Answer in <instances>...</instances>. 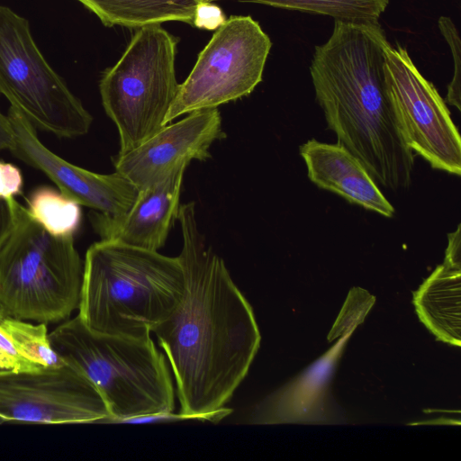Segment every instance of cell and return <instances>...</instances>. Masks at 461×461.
<instances>
[{
	"instance_id": "10",
	"label": "cell",
	"mask_w": 461,
	"mask_h": 461,
	"mask_svg": "<svg viewBox=\"0 0 461 461\" xmlns=\"http://www.w3.org/2000/svg\"><path fill=\"white\" fill-rule=\"evenodd\" d=\"M110 418L96 386L66 363L36 371L0 369V424L105 423Z\"/></svg>"
},
{
	"instance_id": "20",
	"label": "cell",
	"mask_w": 461,
	"mask_h": 461,
	"mask_svg": "<svg viewBox=\"0 0 461 461\" xmlns=\"http://www.w3.org/2000/svg\"><path fill=\"white\" fill-rule=\"evenodd\" d=\"M375 298L361 288L351 289L340 314L330 330L329 340L349 332L362 322L374 303Z\"/></svg>"
},
{
	"instance_id": "14",
	"label": "cell",
	"mask_w": 461,
	"mask_h": 461,
	"mask_svg": "<svg viewBox=\"0 0 461 461\" xmlns=\"http://www.w3.org/2000/svg\"><path fill=\"white\" fill-rule=\"evenodd\" d=\"M300 155L309 179L318 187L384 217L393 215V205L360 160L347 149L312 139L300 147Z\"/></svg>"
},
{
	"instance_id": "18",
	"label": "cell",
	"mask_w": 461,
	"mask_h": 461,
	"mask_svg": "<svg viewBox=\"0 0 461 461\" xmlns=\"http://www.w3.org/2000/svg\"><path fill=\"white\" fill-rule=\"evenodd\" d=\"M294 10L313 14L328 15L334 20L353 23H379L390 0H240Z\"/></svg>"
},
{
	"instance_id": "23",
	"label": "cell",
	"mask_w": 461,
	"mask_h": 461,
	"mask_svg": "<svg viewBox=\"0 0 461 461\" xmlns=\"http://www.w3.org/2000/svg\"><path fill=\"white\" fill-rule=\"evenodd\" d=\"M226 19L221 10L209 2H201L195 11L194 25L206 30L218 29Z\"/></svg>"
},
{
	"instance_id": "25",
	"label": "cell",
	"mask_w": 461,
	"mask_h": 461,
	"mask_svg": "<svg viewBox=\"0 0 461 461\" xmlns=\"http://www.w3.org/2000/svg\"><path fill=\"white\" fill-rule=\"evenodd\" d=\"M14 200L0 197V246L9 236L14 224Z\"/></svg>"
},
{
	"instance_id": "11",
	"label": "cell",
	"mask_w": 461,
	"mask_h": 461,
	"mask_svg": "<svg viewBox=\"0 0 461 461\" xmlns=\"http://www.w3.org/2000/svg\"><path fill=\"white\" fill-rule=\"evenodd\" d=\"M218 108L188 113L184 119L162 127L135 149L117 154L115 172L133 184L138 190L158 185L194 159L211 157L210 148L225 133Z\"/></svg>"
},
{
	"instance_id": "5",
	"label": "cell",
	"mask_w": 461,
	"mask_h": 461,
	"mask_svg": "<svg viewBox=\"0 0 461 461\" xmlns=\"http://www.w3.org/2000/svg\"><path fill=\"white\" fill-rule=\"evenodd\" d=\"M14 209L13 230L0 246V308L39 323L67 320L78 308L83 278L74 237L53 236L16 200Z\"/></svg>"
},
{
	"instance_id": "13",
	"label": "cell",
	"mask_w": 461,
	"mask_h": 461,
	"mask_svg": "<svg viewBox=\"0 0 461 461\" xmlns=\"http://www.w3.org/2000/svg\"><path fill=\"white\" fill-rule=\"evenodd\" d=\"M185 170L139 190L132 205L119 216L91 212L90 221L101 240L152 251L162 248L177 217Z\"/></svg>"
},
{
	"instance_id": "26",
	"label": "cell",
	"mask_w": 461,
	"mask_h": 461,
	"mask_svg": "<svg viewBox=\"0 0 461 461\" xmlns=\"http://www.w3.org/2000/svg\"><path fill=\"white\" fill-rule=\"evenodd\" d=\"M0 369L15 371H36L43 369V367L30 361L13 357L0 347Z\"/></svg>"
},
{
	"instance_id": "2",
	"label": "cell",
	"mask_w": 461,
	"mask_h": 461,
	"mask_svg": "<svg viewBox=\"0 0 461 461\" xmlns=\"http://www.w3.org/2000/svg\"><path fill=\"white\" fill-rule=\"evenodd\" d=\"M386 41L380 23L334 20L329 40L314 48L310 73L337 143L360 160L376 184L396 191L411 185L415 156L389 97Z\"/></svg>"
},
{
	"instance_id": "17",
	"label": "cell",
	"mask_w": 461,
	"mask_h": 461,
	"mask_svg": "<svg viewBox=\"0 0 461 461\" xmlns=\"http://www.w3.org/2000/svg\"><path fill=\"white\" fill-rule=\"evenodd\" d=\"M0 347L13 357L43 368L65 364L51 347L45 323L5 317L0 321Z\"/></svg>"
},
{
	"instance_id": "24",
	"label": "cell",
	"mask_w": 461,
	"mask_h": 461,
	"mask_svg": "<svg viewBox=\"0 0 461 461\" xmlns=\"http://www.w3.org/2000/svg\"><path fill=\"white\" fill-rule=\"evenodd\" d=\"M187 420H199V419L194 416L185 415L180 412L178 414H174L173 411H163L123 419L119 420L117 423L145 424L167 421L171 422Z\"/></svg>"
},
{
	"instance_id": "29",
	"label": "cell",
	"mask_w": 461,
	"mask_h": 461,
	"mask_svg": "<svg viewBox=\"0 0 461 461\" xmlns=\"http://www.w3.org/2000/svg\"><path fill=\"white\" fill-rule=\"evenodd\" d=\"M5 317H6V314L3 312V310L0 308V321L3 320Z\"/></svg>"
},
{
	"instance_id": "22",
	"label": "cell",
	"mask_w": 461,
	"mask_h": 461,
	"mask_svg": "<svg viewBox=\"0 0 461 461\" xmlns=\"http://www.w3.org/2000/svg\"><path fill=\"white\" fill-rule=\"evenodd\" d=\"M23 177L16 166L0 160V197L14 198L22 194Z\"/></svg>"
},
{
	"instance_id": "30",
	"label": "cell",
	"mask_w": 461,
	"mask_h": 461,
	"mask_svg": "<svg viewBox=\"0 0 461 461\" xmlns=\"http://www.w3.org/2000/svg\"><path fill=\"white\" fill-rule=\"evenodd\" d=\"M201 2H210L211 0H199Z\"/></svg>"
},
{
	"instance_id": "19",
	"label": "cell",
	"mask_w": 461,
	"mask_h": 461,
	"mask_svg": "<svg viewBox=\"0 0 461 461\" xmlns=\"http://www.w3.org/2000/svg\"><path fill=\"white\" fill-rule=\"evenodd\" d=\"M26 209L53 236L74 237L81 223V205L51 187L34 190Z\"/></svg>"
},
{
	"instance_id": "21",
	"label": "cell",
	"mask_w": 461,
	"mask_h": 461,
	"mask_svg": "<svg viewBox=\"0 0 461 461\" xmlns=\"http://www.w3.org/2000/svg\"><path fill=\"white\" fill-rule=\"evenodd\" d=\"M438 24L442 36L449 46L454 61V75L447 86L446 102L460 111L461 41L459 33L455 23L447 16H440Z\"/></svg>"
},
{
	"instance_id": "9",
	"label": "cell",
	"mask_w": 461,
	"mask_h": 461,
	"mask_svg": "<svg viewBox=\"0 0 461 461\" xmlns=\"http://www.w3.org/2000/svg\"><path fill=\"white\" fill-rule=\"evenodd\" d=\"M387 90L407 147L432 168L461 174V139L445 100L419 71L405 47H384Z\"/></svg>"
},
{
	"instance_id": "6",
	"label": "cell",
	"mask_w": 461,
	"mask_h": 461,
	"mask_svg": "<svg viewBox=\"0 0 461 461\" xmlns=\"http://www.w3.org/2000/svg\"><path fill=\"white\" fill-rule=\"evenodd\" d=\"M176 40L161 24L139 28L99 83L103 107L115 124L118 154L128 152L165 125L176 96Z\"/></svg>"
},
{
	"instance_id": "1",
	"label": "cell",
	"mask_w": 461,
	"mask_h": 461,
	"mask_svg": "<svg viewBox=\"0 0 461 461\" xmlns=\"http://www.w3.org/2000/svg\"><path fill=\"white\" fill-rule=\"evenodd\" d=\"M195 212L193 202L179 206L177 257L185 292L153 332L175 376L180 413L216 423L231 412L224 405L247 375L260 333L249 303L205 242Z\"/></svg>"
},
{
	"instance_id": "12",
	"label": "cell",
	"mask_w": 461,
	"mask_h": 461,
	"mask_svg": "<svg viewBox=\"0 0 461 461\" xmlns=\"http://www.w3.org/2000/svg\"><path fill=\"white\" fill-rule=\"evenodd\" d=\"M7 116L14 133L10 151L43 172L64 195L111 216H119L132 205L139 190L123 176L97 174L71 164L50 150L39 140L36 129L14 108L10 106Z\"/></svg>"
},
{
	"instance_id": "15",
	"label": "cell",
	"mask_w": 461,
	"mask_h": 461,
	"mask_svg": "<svg viewBox=\"0 0 461 461\" xmlns=\"http://www.w3.org/2000/svg\"><path fill=\"white\" fill-rule=\"evenodd\" d=\"M461 266L444 261L414 293L417 314L438 339L459 347Z\"/></svg>"
},
{
	"instance_id": "27",
	"label": "cell",
	"mask_w": 461,
	"mask_h": 461,
	"mask_svg": "<svg viewBox=\"0 0 461 461\" xmlns=\"http://www.w3.org/2000/svg\"><path fill=\"white\" fill-rule=\"evenodd\" d=\"M460 241V225H458L456 231L448 234V244L444 261L461 266Z\"/></svg>"
},
{
	"instance_id": "8",
	"label": "cell",
	"mask_w": 461,
	"mask_h": 461,
	"mask_svg": "<svg viewBox=\"0 0 461 461\" xmlns=\"http://www.w3.org/2000/svg\"><path fill=\"white\" fill-rule=\"evenodd\" d=\"M271 47L270 38L252 17L230 16L179 84L165 125L184 114L218 108L250 95L262 81Z\"/></svg>"
},
{
	"instance_id": "28",
	"label": "cell",
	"mask_w": 461,
	"mask_h": 461,
	"mask_svg": "<svg viewBox=\"0 0 461 461\" xmlns=\"http://www.w3.org/2000/svg\"><path fill=\"white\" fill-rule=\"evenodd\" d=\"M14 144V133L7 115L0 111V151L11 149Z\"/></svg>"
},
{
	"instance_id": "16",
	"label": "cell",
	"mask_w": 461,
	"mask_h": 461,
	"mask_svg": "<svg viewBox=\"0 0 461 461\" xmlns=\"http://www.w3.org/2000/svg\"><path fill=\"white\" fill-rule=\"evenodd\" d=\"M105 26L140 28L166 22L194 25L199 0H77Z\"/></svg>"
},
{
	"instance_id": "3",
	"label": "cell",
	"mask_w": 461,
	"mask_h": 461,
	"mask_svg": "<svg viewBox=\"0 0 461 461\" xmlns=\"http://www.w3.org/2000/svg\"><path fill=\"white\" fill-rule=\"evenodd\" d=\"M185 292L178 257L101 240L86 253L77 315L93 331L147 339Z\"/></svg>"
},
{
	"instance_id": "7",
	"label": "cell",
	"mask_w": 461,
	"mask_h": 461,
	"mask_svg": "<svg viewBox=\"0 0 461 461\" xmlns=\"http://www.w3.org/2000/svg\"><path fill=\"white\" fill-rule=\"evenodd\" d=\"M0 94L35 129L59 138L86 134L93 117L36 45L26 18L0 5Z\"/></svg>"
},
{
	"instance_id": "4",
	"label": "cell",
	"mask_w": 461,
	"mask_h": 461,
	"mask_svg": "<svg viewBox=\"0 0 461 461\" xmlns=\"http://www.w3.org/2000/svg\"><path fill=\"white\" fill-rule=\"evenodd\" d=\"M49 339L68 365L101 393L111 418L105 423L175 409V390L165 356L151 338L93 331L77 316L58 325Z\"/></svg>"
}]
</instances>
